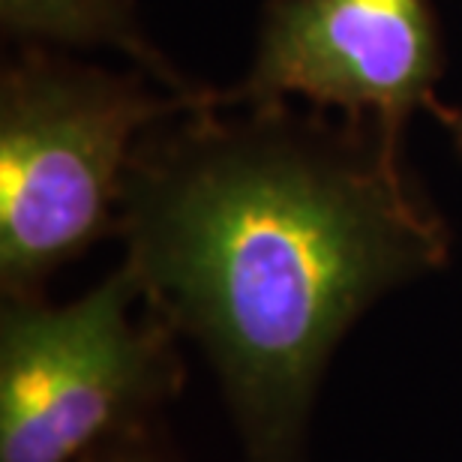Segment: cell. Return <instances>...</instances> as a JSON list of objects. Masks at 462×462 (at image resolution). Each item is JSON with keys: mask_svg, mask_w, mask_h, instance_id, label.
<instances>
[{"mask_svg": "<svg viewBox=\"0 0 462 462\" xmlns=\"http://www.w3.org/2000/svg\"><path fill=\"white\" fill-rule=\"evenodd\" d=\"M115 237L144 307L214 369L244 462H310L348 330L454 255L402 129L217 88L135 147Z\"/></svg>", "mask_w": 462, "mask_h": 462, "instance_id": "obj_1", "label": "cell"}, {"mask_svg": "<svg viewBox=\"0 0 462 462\" xmlns=\"http://www.w3.org/2000/svg\"><path fill=\"white\" fill-rule=\"evenodd\" d=\"M210 94L180 97L142 69L18 45L0 72V294H42L54 273L117 235L135 147Z\"/></svg>", "mask_w": 462, "mask_h": 462, "instance_id": "obj_2", "label": "cell"}, {"mask_svg": "<svg viewBox=\"0 0 462 462\" xmlns=\"http://www.w3.org/2000/svg\"><path fill=\"white\" fill-rule=\"evenodd\" d=\"M187 382L180 337L117 264L76 300L0 307V462H81L160 430Z\"/></svg>", "mask_w": 462, "mask_h": 462, "instance_id": "obj_3", "label": "cell"}, {"mask_svg": "<svg viewBox=\"0 0 462 462\" xmlns=\"http://www.w3.org/2000/svg\"><path fill=\"white\" fill-rule=\"evenodd\" d=\"M445 42L432 0H267L253 58L219 106L303 103L402 129L418 112L450 129Z\"/></svg>", "mask_w": 462, "mask_h": 462, "instance_id": "obj_4", "label": "cell"}, {"mask_svg": "<svg viewBox=\"0 0 462 462\" xmlns=\"http://www.w3.org/2000/svg\"><path fill=\"white\" fill-rule=\"evenodd\" d=\"M0 27L18 45L58 51L108 49L180 97L205 94L144 27L135 0H0Z\"/></svg>", "mask_w": 462, "mask_h": 462, "instance_id": "obj_5", "label": "cell"}, {"mask_svg": "<svg viewBox=\"0 0 462 462\" xmlns=\"http://www.w3.org/2000/svg\"><path fill=\"white\" fill-rule=\"evenodd\" d=\"M81 462H183V459L171 450L169 439L162 436V430H153V432H142V436L117 441L112 448H103L99 454Z\"/></svg>", "mask_w": 462, "mask_h": 462, "instance_id": "obj_6", "label": "cell"}, {"mask_svg": "<svg viewBox=\"0 0 462 462\" xmlns=\"http://www.w3.org/2000/svg\"><path fill=\"white\" fill-rule=\"evenodd\" d=\"M448 133H450V138H454V144L459 147V153H462V108H459V115H457V120H454V126H450Z\"/></svg>", "mask_w": 462, "mask_h": 462, "instance_id": "obj_7", "label": "cell"}]
</instances>
